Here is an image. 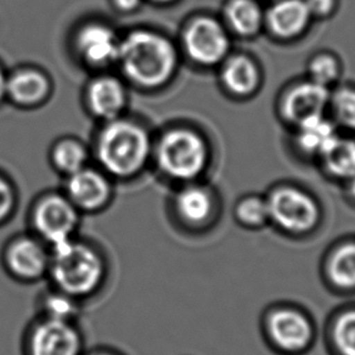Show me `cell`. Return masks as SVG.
<instances>
[{
  "instance_id": "1",
  "label": "cell",
  "mask_w": 355,
  "mask_h": 355,
  "mask_svg": "<svg viewBox=\"0 0 355 355\" xmlns=\"http://www.w3.org/2000/svg\"><path fill=\"white\" fill-rule=\"evenodd\" d=\"M106 275V259L93 243L76 236L50 247L46 277L56 290L82 302L100 291Z\"/></svg>"
},
{
  "instance_id": "2",
  "label": "cell",
  "mask_w": 355,
  "mask_h": 355,
  "mask_svg": "<svg viewBox=\"0 0 355 355\" xmlns=\"http://www.w3.org/2000/svg\"><path fill=\"white\" fill-rule=\"evenodd\" d=\"M117 59L129 78L145 87L164 83L175 67V51L161 35L137 31L119 46Z\"/></svg>"
},
{
  "instance_id": "3",
  "label": "cell",
  "mask_w": 355,
  "mask_h": 355,
  "mask_svg": "<svg viewBox=\"0 0 355 355\" xmlns=\"http://www.w3.org/2000/svg\"><path fill=\"white\" fill-rule=\"evenodd\" d=\"M98 153L104 167L117 175H130L148 157V135L135 124L114 122L99 139Z\"/></svg>"
},
{
  "instance_id": "4",
  "label": "cell",
  "mask_w": 355,
  "mask_h": 355,
  "mask_svg": "<svg viewBox=\"0 0 355 355\" xmlns=\"http://www.w3.org/2000/svg\"><path fill=\"white\" fill-rule=\"evenodd\" d=\"M1 261L14 280L33 284L48 277L50 247L32 232L19 234L4 246Z\"/></svg>"
},
{
  "instance_id": "5",
  "label": "cell",
  "mask_w": 355,
  "mask_h": 355,
  "mask_svg": "<svg viewBox=\"0 0 355 355\" xmlns=\"http://www.w3.org/2000/svg\"><path fill=\"white\" fill-rule=\"evenodd\" d=\"M83 335L76 321L38 316L26 334V355H83Z\"/></svg>"
},
{
  "instance_id": "6",
  "label": "cell",
  "mask_w": 355,
  "mask_h": 355,
  "mask_svg": "<svg viewBox=\"0 0 355 355\" xmlns=\"http://www.w3.org/2000/svg\"><path fill=\"white\" fill-rule=\"evenodd\" d=\"M31 223L32 234L54 247L77 236L79 212L69 198L49 195L37 203Z\"/></svg>"
},
{
  "instance_id": "7",
  "label": "cell",
  "mask_w": 355,
  "mask_h": 355,
  "mask_svg": "<svg viewBox=\"0 0 355 355\" xmlns=\"http://www.w3.org/2000/svg\"><path fill=\"white\" fill-rule=\"evenodd\" d=\"M158 162L168 175L190 179L205 167L206 146L196 134L175 130L167 134L159 144Z\"/></svg>"
},
{
  "instance_id": "8",
  "label": "cell",
  "mask_w": 355,
  "mask_h": 355,
  "mask_svg": "<svg viewBox=\"0 0 355 355\" xmlns=\"http://www.w3.org/2000/svg\"><path fill=\"white\" fill-rule=\"evenodd\" d=\"M266 203L269 217L288 232H306L318 220L315 202L295 189L277 190Z\"/></svg>"
},
{
  "instance_id": "9",
  "label": "cell",
  "mask_w": 355,
  "mask_h": 355,
  "mask_svg": "<svg viewBox=\"0 0 355 355\" xmlns=\"http://www.w3.org/2000/svg\"><path fill=\"white\" fill-rule=\"evenodd\" d=\"M185 46L189 55L200 64H212L227 54V35L216 21L200 19L189 27L185 33Z\"/></svg>"
},
{
  "instance_id": "10",
  "label": "cell",
  "mask_w": 355,
  "mask_h": 355,
  "mask_svg": "<svg viewBox=\"0 0 355 355\" xmlns=\"http://www.w3.org/2000/svg\"><path fill=\"white\" fill-rule=\"evenodd\" d=\"M67 195L77 209L94 212L109 201L110 187L99 173L82 168L71 174Z\"/></svg>"
},
{
  "instance_id": "11",
  "label": "cell",
  "mask_w": 355,
  "mask_h": 355,
  "mask_svg": "<svg viewBox=\"0 0 355 355\" xmlns=\"http://www.w3.org/2000/svg\"><path fill=\"white\" fill-rule=\"evenodd\" d=\"M330 95L322 84L311 82L291 90L284 101V114L291 122L302 124L308 119L320 117Z\"/></svg>"
},
{
  "instance_id": "12",
  "label": "cell",
  "mask_w": 355,
  "mask_h": 355,
  "mask_svg": "<svg viewBox=\"0 0 355 355\" xmlns=\"http://www.w3.org/2000/svg\"><path fill=\"white\" fill-rule=\"evenodd\" d=\"M272 340L280 348L297 352L306 347L311 338V327L301 313L296 311H277L269 321Z\"/></svg>"
},
{
  "instance_id": "13",
  "label": "cell",
  "mask_w": 355,
  "mask_h": 355,
  "mask_svg": "<svg viewBox=\"0 0 355 355\" xmlns=\"http://www.w3.org/2000/svg\"><path fill=\"white\" fill-rule=\"evenodd\" d=\"M77 45L84 59L94 64H109L119 54L114 32L104 26H87L79 32Z\"/></svg>"
},
{
  "instance_id": "14",
  "label": "cell",
  "mask_w": 355,
  "mask_h": 355,
  "mask_svg": "<svg viewBox=\"0 0 355 355\" xmlns=\"http://www.w3.org/2000/svg\"><path fill=\"white\" fill-rule=\"evenodd\" d=\"M311 17L306 1L284 0L272 8L268 22L272 32L282 38H291L304 30Z\"/></svg>"
},
{
  "instance_id": "15",
  "label": "cell",
  "mask_w": 355,
  "mask_h": 355,
  "mask_svg": "<svg viewBox=\"0 0 355 355\" xmlns=\"http://www.w3.org/2000/svg\"><path fill=\"white\" fill-rule=\"evenodd\" d=\"M124 90L119 80L100 78L89 88V103L95 114L105 119H112L123 109Z\"/></svg>"
},
{
  "instance_id": "16",
  "label": "cell",
  "mask_w": 355,
  "mask_h": 355,
  "mask_svg": "<svg viewBox=\"0 0 355 355\" xmlns=\"http://www.w3.org/2000/svg\"><path fill=\"white\" fill-rule=\"evenodd\" d=\"M175 209L182 222L188 225H200L211 216L212 200L202 189H185L178 195Z\"/></svg>"
},
{
  "instance_id": "17",
  "label": "cell",
  "mask_w": 355,
  "mask_h": 355,
  "mask_svg": "<svg viewBox=\"0 0 355 355\" xmlns=\"http://www.w3.org/2000/svg\"><path fill=\"white\" fill-rule=\"evenodd\" d=\"M6 89L17 103L35 104L46 95L49 84L44 76L33 71H26L15 74L9 83H6Z\"/></svg>"
},
{
  "instance_id": "18",
  "label": "cell",
  "mask_w": 355,
  "mask_h": 355,
  "mask_svg": "<svg viewBox=\"0 0 355 355\" xmlns=\"http://www.w3.org/2000/svg\"><path fill=\"white\" fill-rule=\"evenodd\" d=\"M40 316L56 320L76 321L80 311V301L50 286L40 297Z\"/></svg>"
},
{
  "instance_id": "19",
  "label": "cell",
  "mask_w": 355,
  "mask_h": 355,
  "mask_svg": "<svg viewBox=\"0 0 355 355\" xmlns=\"http://www.w3.org/2000/svg\"><path fill=\"white\" fill-rule=\"evenodd\" d=\"M223 80L232 93L246 95L256 87L258 74L251 60L239 56L227 62L223 72Z\"/></svg>"
},
{
  "instance_id": "20",
  "label": "cell",
  "mask_w": 355,
  "mask_h": 355,
  "mask_svg": "<svg viewBox=\"0 0 355 355\" xmlns=\"http://www.w3.org/2000/svg\"><path fill=\"white\" fill-rule=\"evenodd\" d=\"M300 125L298 141L302 148L309 153H324L337 138L335 128L322 119V116L308 119Z\"/></svg>"
},
{
  "instance_id": "21",
  "label": "cell",
  "mask_w": 355,
  "mask_h": 355,
  "mask_svg": "<svg viewBox=\"0 0 355 355\" xmlns=\"http://www.w3.org/2000/svg\"><path fill=\"white\" fill-rule=\"evenodd\" d=\"M321 155L332 174L340 178L355 177L354 141L336 138Z\"/></svg>"
},
{
  "instance_id": "22",
  "label": "cell",
  "mask_w": 355,
  "mask_h": 355,
  "mask_svg": "<svg viewBox=\"0 0 355 355\" xmlns=\"http://www.w3.org/2000/svg\"><path fill=\"white\" fill-rule=\"evenodd\" d=\"M227 14L229 22L240 35H253L261 26V10L252 0H232Z\"/></svg>"
},
{
  "instance_id": "23",
  "label": "cell",
  "mask_w": 355,
  "mask_h": 355,
  "mask_svg": "<svg viewBox=\"0 0 355 355\" xmlns=\"http://www.w3.org/2000/svg\"><path fill=\"white\" fill-rule=\"evenodd\" d=\"M330 277L338 286L355 287V243L340 247L332 256Z\"/></svg>"
},
{
  "instance_id": "24",
  "label": "cell",
  "mask_w": 355,
  "mask_h": 355,
  "mask_svg": "<svg viewBox=\"0 0 355 355\" xmlns=\"http://www.w3.org/2000/svg\"><path fill=\"white\" fill-rule=\"evenodd\" d=\"M54 159L58 167L61 168L64 172L72 174L83 168L85 153L79 144L64 141L55 148Z\"/></svg>"
},
{
  "instance_id": "25",
  "label": "cell",
  "mask_w": 355,
  "mask_h": 355,
  "mask_svg": "<svg viewBox=\"0 0 355 355\" xmlns=\"http://www.w3.org/2000/svg\"><path fill=\"white\" fill-rule=\"evenodd\" d=\"M335 342L343 355H355V311H348L336 322Z\"/></svg>"
},
{
  "instance_id": "26",
  "label": "cell",
  "mask_w": 355,
  "mask_h": 355,
  "mask_svg": "<svg viewBox=\"0 0 355 355\" xmlns=\"http://www.w3.org/2000/svg\"><path fill=\"white\" fill-rule=\"evenodd\" d=\"M336 116L348 128H355V92L340 90L334 98Z\"/></svg>"
},
{
  "instance_id": "27",
  "label": "cell",
  "mask_w": 355,
  "mask_h": 355,
  "mask_svg": "<svg viewBox=\"0 0 355 355\" xmlns=\"http://www.w3.org/2000/svg\"><path fill=\"white\" fill-rule=\"evenodd\" d=\"M237 216L248 225H259L269 218L268 203L258 198H248L239 206Z\"/></svg>"
},
{
  "instance_id": "28",
  "label": "cell",
  "mask_w": 355,
  "mask_h": 355,
  "mask_svg": "<svg viewBox=\"0 0 355 355\" xmlns=\"http://www.w3.org/2000/svg\"><path fill=\"white\" fill-rule=\"evenodd\" d=\"M337 64L330 56H321L313 61L311 66V74L313 77V82L326 85L334 80L337 76Z\"/></svg>"
},
{
  "instance_id": "29",
  "label": "cell",
  "mask_w": 355,
  "mask_h": 355,
  "mask_svg": "<svg viewBox=\"0 0 355 355\" xmlns=\"http://www.w3.org/2000/svg\"><path fill=\"white\" fill-rule=\"evenodd\" d=\"M14 193L10 185L0 178V224L6 223L14 209Z\"/></svg>"
},
{
  "instance_id": "30",
  "label": "cell",
  "mask_w": 355,
  "mask_h": 355,
  "mask_svg": "<svg viewBox=\"0 0 355 355\" xmlns=\"http://www.w3.org/2000/svg\"><path fill=\"white\" fill-rule=\"evenodd\" d=\"M306 4L311 14L326 15L332 9L334 0H306Z\"/></svg>"
},
{
  "instance_id": "31",
  "label": "cell",
  "mask_w": 355,
  "mask_h": 355,
  "mask_svg": "<svg viewBox=\"0 0 355 355\" xmlns=\"http://www.w3.org/2000/svg\"><path fill=\"white\" fill-rule=\"evenodd\" d=\"M140 0H114V4L122 10H132L139 6Z\"/></svg>"
},
{
  "instance_id": "32",
  "label": "cell",
  "mask_w": 355,
  "mask_h": 355,
  "mask_svg": "<svg viewBox=\"0 0 355 355\" xmlns=\"http://www.w3.org/2000/svg\"><path fill=\"white\" fill-rule=\"evenodd\" d=\"M83 355H122L117 353L116 350L111 349H95L92 350V352H89L87 354Z\"/></svg>"
},
{
  "instance_id": "33",
  "label": "cell",
  "mask_w": 355,
  "mask_h": 355,
  "mask_svg": "<svg viewBox=\"0 0 355 355\" xmlns=\"http://www.w3.org/2000/svg\"><path fill=\"white\" fill-rule=\"evenodd\" d=\"M6 78H4V76L1 73V71H0V99L3 98V95L6 93Z\"/></svg>"
},
{
  "instance_id": "34",
  "label": "cell",
  "mask_w": 355,
  "mask_h": 355,
  "mask_svg": "<svg viewBox=\"0 0 355 355\" xmlns=\"http://www.w3.org/2000/svg\"><path fill=\"white\" fill-rule=\"evenodd\" d=\"M350 193H352V195L355 198V177L352 184H350Z\"/></svg>"
},
{
  "instance_id": "35",
  "label": "cell",
  "mask_w": 355,
  "mask_h": 355,
  "mask_svg": "<svg viewBox=\"0 0 355 355\" xmlns=\"http://www.w3.org/2000/svg\"><path fill=\"white\" fill-rule=\"evenodd\" d=\"M156 1H171V0H156Z\"/></svg>"
}]
</instances>
